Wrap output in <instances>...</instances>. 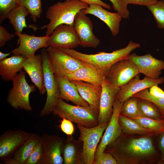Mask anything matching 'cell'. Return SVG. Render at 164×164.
Wrapping results in <instances>:
<instances>
[{
	"mask_svg": "<svg viewBox=\"0 0 164 164\" xmlns=\"http://www.w3.org/2000/svg\"><path fill=\"white\" fill-rule=\"evenodd\" d=\"M152 135H121L109 144L104 151L110 153L117 164H154L159 153Z\"/></svg>",
	"mask_w": 164,
	"mask_h": 164,
	"instance_id": "cell-1",
	"label": "cell"
},
{
	"mask_svg": "<svg viewBox=\"0 0 164 164\" xmlns=\"http://www.w3.org/2000/svg\"><path fill=\"white\" fill-rule=\"evenodd\" d=\"M140 44L130 40L126 47L111 53L100 52L95 54H86L73 49H62L63 52L75 58L90 63L104 72L107 75L110 67L116 62L128 58L134 50L140 47Z\"/></svg>",
	"mask_w": 164,
	"mask_h": 164,
	"instance_id": "cell-2",
	"label": "cell"
},
{
	"mask_svg": "<svg viewBox=\"0 0 164 164\" xmlns=\"http://www.w3.org/2000/svg\"><path fill=\"white\" fill-rule=\"evenodd\" d=\"M89 5L77 0H65L58 2L48 9L46 16L49 20L42 28H46V35L50 36L58 26L62 24L73 26L75 17L80 11Z\"/></svg>",
	"mask_w": 164,
	"mask_h": 164,
	"instance_id": "cell-3",
	"label": "cell"
},
{
	"mask_svg": "<svg viewBox=\"0 0 164 164\" xmlns=\"http://www.w3.org/2000/svg\"><path fill=\"white\" fill-rule=\"evenodd\" d=\"M60 118L65 117L87 128H92L99 125V109L89 105L84 106L69 104L59 99L52 113Z\"/></svg>",
	"mask_w": 164,
	"mask_h": 164,
	"instance_id": "cell-4",
	"label": "cell"
},
{
	"mask_svg": "<svg viewBox=\"0 0 164 164\" xmlns=\"http://www.w3.org/2000/svg\"><path fill=\"white\" fill-rule=\"evenodd\" d=\"M12 80V87L8 92L7 102L15 110L32 111L29 96L31 93L36 91L35 86L29 84L25 72L22 71L17 73Z\"/></svg>",
	"mask_w": 164,
	"mask_h": 164,
	"instance_id": "cell-5",
	"label": "cell"
},
{
	"mask_svg": "<svg viewBox=\"0 0 164 164\" xmlns=\"http://www.w3.org/2000/svg\"><path fill=\"white\" fill-rule=\"evenodd\" d=\"M44 81L46 98L45 104L39 113L40 117L49 115L52 113L54 107L60 99V89L58 82L52 68L46 49L41 51Z\"/></svg>",
	"mask_w": 164,
	"mask_h": 164,
	"instance_id": "cell-6",
	"label": "cell"
},
{
	"mask_svg": "<svg viewBox=\"0 0 164 164\" xmlns=\"http://www.w3.org/2000/svg\"><path fill=\"white\" fill-rule=\"evenodd\" d=\"M109 122L90 128L77 124L83 143V164H93L98 143Z\"/></svg>",
	"mask_w": 164,
	"mask_h": 164,
	"instance_id": "cell-7",
	"label": "cell"
},
{
	"mask_svg": "<svg viewBox=\"0 0 164 164\" xmlns=\"http://www.w3.org/2000/svg\"><path fill=\"white\" fill-rule=\"evenodd\" d=\"M46 50L52 68L56 76L65 77L75 72L85 63L59 49L48 47Z\"/></svg>",
	"mask_w": 164,
	"mask_h": 164,
	"instance_id": "cell-8",
	"label": "cell"
},
{
	"mask_svg": "<svg viewBox=\"0 0 164 164\" xmlns=\"http://www.w3.org/2000/svg\"><path fill=\"white\" fill-rule=\"evenodd\" d=\"M43 153L37 164H62L64 138L56 135L44 134L41 136Z\"/></svg>",
	"mask_w": 164,
	"mask_h": 164,
	"instance_id": "cell-9",
	"label": "cell"
},
{
	"mask_svg": "<svg viewBox=\"0 0 164 164\" xmlns=\"http://www.w3.org/2000/svg\"><path fill=\"white\" fill-rule=\"evenodd\" d=\"M139 73L134 63L128 58L114 63L109 69L107 78L114 85L121 87Z\"/></svg>",
	"mask_w": 164,
	"mask_h": 164,
	"instance_id": "cell-10",
	"label": "cell"
},
{
	"mask_svg": "<svg viewBox=\"0 0 164 164\" xmlns=\"http://www.w3.org/2000/svg\"><path fill=\"white\" fill-rule=\"evenodd\" d=\"M48 47L59 49H73L80 45V41L73 26L62 24L56 27L49 36Z\"/></svg>",
	"mask_w": 164,
	"mask_h": 164,
	"instance_id": "cell-11",
	"label": "cell"
},
{
	"mask_svg": "<svg viewBox=\"0 0 164 164\" xmlns=\"http://www.w3.org/2000/svg\"><path fill=\"white\" fill-rule=\"evenodd\" d=\"M29 133L21 129L9 130L0 136V159L12 158L15 153L29 137Z\"/></svg>",
	"mask_w": 164,
	"mask_h": 164,
	"instance_id": "cell-12",
	"label": "cell"
},
{
	"mask_svg": "<svg viewBox=\"0 0 164 164\" xmlns=\"http://www.w3.org/2000/svg\"><path fill=\"white\" fill-rule=\"evenodd\" d=\"M84 10L79 11L76 15L73 27L80 41V46L96 48L99 45L100 41L93 33V22Z\"/></svg>",
	"mask_w": 164,
	"mask_h": 164,
	"instance_id": "cell-13",
	"label": "cell"
},
{
	"mask_svg": "<svg viewBox=\"0 0 164 164\" xmlns=\"http://www.w3.org/2000/svg\"><path fill=\"white\" fill-rule=\"evenodd\" d=\"M98 117L99 124L108 122L111 117L116 95L121 87L112 84L107 77L101 83Z\"/></svg>",
	"mask_w": 164,
	"mask_h": 164,
	"instance_id": "cell-14",
	"label": "cell"
},
{
	"mask_svg": "<svg viewBox=\"0 0 164 164\" xmlns=\"http://www.w3.org/2000/svg\"><path fill=\"white\" fill-rule=\"evenodd\" d=\"M128 58L134 63L140 73L149 78H159L164 70V61L154 57L149 53L139 56L133 53L130 54Z\"/></svg>",
	"mask_w": 164,
	"mask_h": 164,
	"instance_id": "cell-15",
	"label": "cell"
},
{
	"mask_svg": "<svg viewBox=\"0 0 164 164\" xmlns=\"http://www.w3.org/2000/svg\"><path fill=\"white\" fill-rule=\"evenodd\" d=\"M19 38L18 46L11 52L13 55H21L26 58L34 56L36 52L41 48L48 47L47 41L49 36H35L22 32H15Z\"/></svg>",
	"mask_w": 164,
	"mask_h": 164,
	"instance_id": "cell-16",
	"label": "cell"
},
{
	"mask_svg": "<svg viewBox=\"0 0 164 164\" xmlns=\"http://www.w3.org/2000/svg\"><path fill=\"white\" fill-rule=\"evenodd\" d=\"M123 103L115 100L111 117L97 146L95 157L103 152L107 146L118 138L122 133L118 118Z\"/></svg>",
	"mask_w": 164,
	"mask_h": 164,
	"instance_id": "cell-17",
	"label": "cell"
},
{
	"mask_svg": "<svg viewBox=\"0 0 164 164\" xmlns=\"http://www.w3.org/2000/svg\"><path fill=\"white\" fill-rule=\"evenodd\" d=\"M164 83V77L157 79H153L145 77L143 79H140L139 74H138L128 83L121 87L116 95L115 100L123 103L142 90Z\"/></svg>",
	"mask_w": 164,
	"mask_h": 164,
	"instance_id": "cell-18",
	"label": "cell"
},
{
	"mask_svg": "<svg viewBox=\"0 0 164 164\" xmlns=\"http://www.w3.org/2000/svg\"><path fill=\"white\" fill-rule=\"evenodd\" d=\"M42 55L37 54L26 58L23 69L29 75L32 81L37 87L39 94L43 95L46 92L44 84Z\"/></svg>",
	"mask_w": 164,
	"mask_h": 164,
	"instance_id": "cell-19",
	"label": "cell"
},
{
	"mask_svg": "<svg viewBox=\"0 0 164 164\" xmlns=\"http://www.w3.org/2000/svg\"><path fill=\"white\" fill-rule=\"evenodd\" d=\"M101 5L92 4L84 10L86 14H90L97 17L103 22L109 28L113 36L119 33L120 23L122 18L118 12L108 11Z\"/></svg>",
	"mask_w": 164,
	"mask_h": 164,
	"instance_id": "cell-20",
	"label": "cell"
},
{
	"mask_svg": "<svg viewBox=\"0 0 164 164\" xmlns=\"http://www.w3.org/2000/svg\"><path fill=\"white\" fill-rule=\"evenodd\" d=\"M65 77L70 81L77 80L101 85L106 75L92 64L86 62L83 66Z\"/></svg>",
	"mask_w": 164,
	"mask_h": 164,
	"instance_id": "cell-21",
	"label": "cell"
},
{
	"mask_svg": "<svg viewBox=\"0 0 164 164\" xmlns=\"http://www.w3.org/2000/svg\"><path fill=\"white\" fill-rule=\"evenodd\" d=\"M83 143L79 137L78 140L72 135L67 136L62 149V155L64 164H83Z\"/></svg>",
	"mask_w": 164,
	"mask_h": 164,
	"instance_id": "cell-22",
	"label": "cell"
},
{
	"mask_svg": "<svg viewBox=\"0 0 164 164\" xmlns=\"http://www.w3.org/2000/svg\"><path fill=\"white\" fill-rule=\"evenodd\" d=\"M55 75L60 89V99L70 101L76 105L87 106L89 104L80 95L75 85L66 77Z\"/></svg>",
	"mask_w": 164,
	"mask_h": 164,
	"instance_id": "cell-23",
	"label": "cell"
},
{
	"mask_svg": "<svg viewBox=\"0 0 164 164\" xmlns=\"http://www.w3.org/2000/svg\"><path fill=\"white\" fill-rule=\"evenodd\" d=\"M71 81L76 86L82 98L90 106L99 109L100 98L102 91L101 85H95L81 81L73 80Z\"/></svg>",
	"mask_w": 164,
	"mask_h": 164,
	"instance_id": "cell-24",
	"label": "cell"
},
{
	"mask_svg": "<svg viewBox=\"0 0 164 164\" xmlns=\"http://www.w3.org/2000/svg\"><path fill=\"white\" fill-rule=\"evenodd\" d=\"M26 58L21 55H14L0 61V75L5 82L12 80L18 72L23 69Z\"/></svg>",
	"mask_w": 164,
	"mask_h": 164,
	"instance_id": "cell-25",
	"label": "cell"
},
{
	"mask_svg": "<svg viewBox=\"0 0 164 164\" xmlns=\"http://www.w3.org/2000/svg\"><path fill=\"white\" fill-rule=\"evenodd\" d=\"M29 14L28 11L24 7L17 5L8 13L7 17L12 25L15 32H22L23 29L29 27L34 31L38 29L35 25L28 26L26 22V17Z\"/></svg>",
	"mask_w": 164,
	"mask_h": 164,
	"instance_id": "cell-26",
	"label": "cell"
},
{
	"mask_svg": "<svg viewBox=\"0 0 164 164\" xmlns=\"http://www.w3.org/2000/svg\"><path fill=\"white\" fill-rule=\"evenodd\" d=\"M41 139L39 135L30 133L24 142L15 153L13 158L19 164H25L36 144Z\"/></svg>",
	"mask_w": 164,
	"mask_h": 164,
	"instance_id": "cell-27",
	"label": "cell"
},
{
	"mask_svg": "<svg viewBox=\"0 0 164 164\" xmlns=\"http://www.w3.org/2000/svg\"><path fill=\"white\" fill-rule=\"evenodd\" d=\"M118 121L122 133L124 134L156 135L151 131L142 127L133 119L120 114Z\"/></svg>",
	"mask_w": 164,
	"mask_h": 164,
	"instance_id": "cell-28",
	"label": "cell"
},
{
	"mask_svg": "<svg viewBox=\"0 0 164 164\" xmlns=\"http://www.w3.org/2000/svg\"><path fill=\"white\" fill-rule=\"evenodd\" d=\"M138 108V115L156 119L162 118L158 107L149 100L140 98Z\"/></svg>",
	"mask_w": 164,
	"mask_h": 164,
	"instance_id": "cell-29",
	"label": "cell"
},
{
	"mask_svg": "<svg viewBox=\"0 0 164 164\" xmlns=\"http://www.w3.org/2000/svg\"><path fill=\"white\" fill-rule=\"evenodd\" d=\"M132 119L156 135L164 131V120L162 118L156 119L138 115Z\"/></svg>",
	"mask_w": 164,
	"mask_h": 164,
	"instance_id": "cell-30",
	"label": "cell"
},
{
	"mask_svg": "<svg viewBox=\"0 0 164 164\" xmlns=\"http://www.w3.org/2000/svg\"><path fill=\"white\" fill-rule=\"evenodd\" d=\"M16 4L28 11L34 22L40 17L42 12L41 0H16Z\"/></svg>",
	"mask_w": 164,
	"mask_h": 164,
	"instance_id": "cell-31",
	"label": "cell"
},
{
	"mask_svg": "<svg viewBox=\"0 0 164 164\" xmlns=\"http://www.w3.org/2000/svg\"><path fill=\"white\" fill-rule=\"evenodd\" d=\"M140 98L132 97L123 103L120 114L131 119L138 115V104Z\"/></svg>",
	"mask_w": 164,
	"mask_h": 164,
	"instance_id": "cell-32",
	"label": "cell"
},
{
	"mask_svg": "<svg viewBox=\"0 0 164 164\" xmlns=\"http://www.w3.org/2000/svg\"><path fill=\"white\" fill-rule=\"evenodd\" d=\"M152 13L157 27L164 29V0H160L155 4L147 6Z\"/></svg>",
	"mask_w": 164,
	"mask_h": 164,
	"instance_id": "cell-33",
	"label": "cell"
},
{
	"mask_svg": "<svg viewBox=\"0 0 164 164\" xmlns=\"http://www.w3.org/2000/svg\"><path fill=\"white\" fill-rule=\"evenodd\" d=\"M132 97L149 100L155 104L159 108L163 116L164 115V97H157L152 95L149 92L148 88L142 90Z\"/></svg>",
	"mask_w": 164,
	"mask_h": 164,
	"instance_id": "cell-34",
	"label": "cell"
},
{
	"mask_svg": "<svg viewBox=\"0 0 164 164\" xmlns=\"http://www.w3.org/2000/svg\"><path fill=\"white\" fill-rule=\"evenodd\" d=\"M16 0H0V22L7 19L8 14L17 6Z\"/></svg>",
	"mask_w": 164,
	"mask_h": 164,
	"instance_id": "cell-35",
	"label": "cell"
},
{
	"mask_svg": "<svg viewBox=\"0 0 164 164\" xmlns=\"http://www.w3.org/2000/svg\"><path fill=\"white\" fill-rule=\"evenodd\" d=\"M43 149L41 139L34 148L25 164H37L41 158Z\"/></svg>",
	"mask_w": 164,
	"mask_h": 164,
	"instance_id": "cell-36",
	"label": "cell"
},
{
	"mask_svg": "<svg viewBox=\"0 0 164 164\" xmlns=\"http://www.w3.org/2000/svg\"><path fill=\"white\" fill-rule=\"evenodd\" d=\"M93 164H117L114 156L110 153L104 151L94 157Z\"/></svg>",
	"mask_w": 164,
	"mask_h": 164,
	"instance_id": "cell-37",
	"label": "cell"
},
{
	"mask_svg": "<svg viewBox=\"0 0 164 164\" xmlns=\"http://www.w3.org/2000/svg\"><path fill=\"white\" fill-rule=\"evenodd\" d=\"M112 4L113 9L118 13L122 18H129V12L127 6L123 5L119 0H109Z\"/></svg>",
	"mask_w": 164,
	"mask_h": 164,
	"instance_id": "cell-38",
	"label": "cell"
},
{
	"mask_svg": "<svg viewBox=\"0 0 164 164\" xmlns=\"http://www.w3.org/2000/svg\"><path fill=\"white\" fill-rule=\"evenodd\" d=\"M60 126L61 131L67 136L72 135L75 128L72 121L65 118L62 117Z\"/></svg>",
	"mask_w": 164,
	"mask_h": 164,
	"instance_id": "cell-39",
	"label": "cell"
},
{
	"mask_svg": "<svg viewBox=\"0 0 164 164\" xmlns=\"http://www.w3.org/2000/svg\"><path fill=\"white\" fill-rule=\"evenodd\" d=\"M156 136V146L160 155L157 164H164V131Z\"/></svg>",
	"mask_w": 164,
	"mask_h": 164,
	"instance_id": "cell-40",
	"label": "cell"
},
{
	"mask_svg": "<svg viewBox=\"0 0 164 164\" xmlns=\"http://www.w3.org/2000/svg\"><path fill=\"white\" fill-rule=\"evenodd\" d=\"M15 35L9 33L3 26H0V47L4 46L6 43L13 38Z\"/></svg>",
	"mask_w": 164,
	"mask_h": 164,
	"instance_id": "cell-41",
	"label": "cell"
},
{
	"mask_svg": "<svg viewBox=\"0 0 164 164\" xmlns=\"http://www.w3.org/2000/svg\"><path fill=\"white\" fill-rule=\"evenodd\" d=\"M124 5L127 6L128 4H132L141 5L148 6L153 5L158 0H119Z\"/></svg>",
	"mask_w": 164,
	"mask_h": 164,
	"instance_id": "cell-42",
	"label": "cell"
},
{
	"mask_svg": "<svg viewBox=\"0 0 164 164\" xmlns=\"http://www.w3.org/2000/svg\"><path fill=\"white\" fill-rule=\"evenodd\" d=\"M149 93L154 97H164V91L158 87V85L154 86L149 88Z\"/></svg>",
	"mask_w": 164,
	"mask_h": 164,
	"instance_id": "cell-43",
	"label": "cell"
},
{
	"mask_svg": "<svg viewBox=\"0 0 164 164\" xmlns=\"http://www.w3.org/2000/svg\"><path fill=\"white\" fill-rule=\"evenodd\" d=\"M84 2L85 3L88 5L92 4H98L102 6L103 8L110 10L111 9V6L103 2L101 0H77Z\"/></svg>",
	"mask_w": 164,
	"mask_h": 164,
	"instance_id": "cell-44",
	"label": "cell"
},
{
	"mask_svg": "<svg viewBox=\"0 0 164 164\" xmlns=\"http://www.w3.org/2000/svg\"><path fill=\"white\" fill-rule=\"evenodd\" d=\"M2 163H1L5 164H19L18 162L13 157L3 161Z\"/></svg>",
	"mask_w": 164,
	"mask_h": 164,
	"instance_id": "cell-45",
	"label": "cell"
},
{
	"mask_svg": "<svg viewBox=\"0 0 164 164\" xmlns=\"http://www.w3.org/2000/svg\"><path fill=\"white\" fill-rule=\"evenodd\" d=\"M12 53L11 52L5 53L0 51V61L6 58Z\"/></svg>",
	"mask_w": 164,
	"mask_h": 164,
	"instance_id": "cell-46",
	"label": "cell"
},
{
	"mask_svg": "<svg viewBox=\"0 0 164 164\" xmlns=\"http://www.w3.org/2000/svg\"><path fill=\"white\" fill-rule=\"evenodd\" d=\"M162 119H163L164 120V115L163 116Z\"/></svg>",
	"mask_w": 164,
	"mask_h": 164,
	"instance_id": "cell-47",
	"label": "cell"
}]
</instances>
